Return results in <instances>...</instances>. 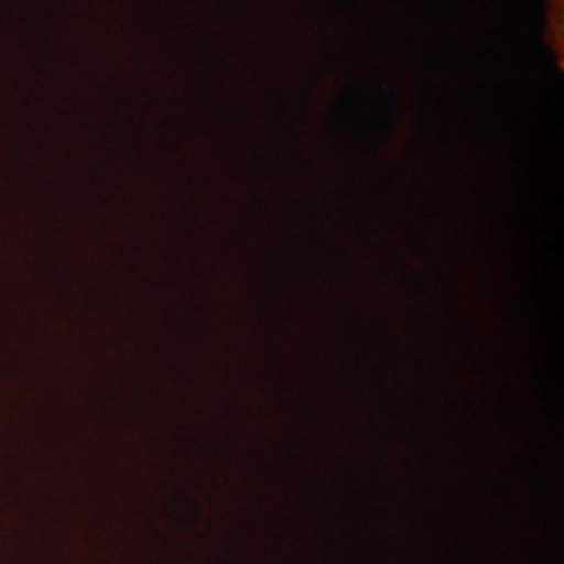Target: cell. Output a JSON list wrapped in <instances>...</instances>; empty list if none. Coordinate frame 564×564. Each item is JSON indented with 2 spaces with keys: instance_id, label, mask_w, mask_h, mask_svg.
Instances as JSON below:
<instances>
[]
</instances>
